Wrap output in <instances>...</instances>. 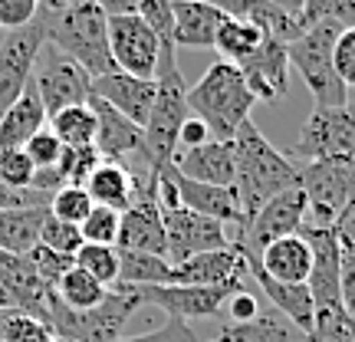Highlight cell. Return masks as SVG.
<instances>
[{
  "mask_svg": "<svg viewBox=\"0 0 355 342\" xmlns=\"http://www.w3.org/2000/svg\"><path fill=\"white\" fill-rule=\"evenodd\" d=\"M40 20L46 43L73 56L92 79L115 73L109 53V17L92 0H50L40 10Z\"/></svg>",
  "mask_w": 355,
  "mask_h": 342,
  "instance_id": "cell-1",
  "label": "cell"
},
{
  "mask_svg": "<svg viewBox=\"0 0 355 342\" xmlns=\"http://www.w3.org/2000/svg\"><path fill=\"white\" fill-rule=\"evenodd\" d=\"M300 185V165L277 152L263 132L247 119L234 135V191L243 214L250 217L257 207H263L279 191Z\"/></svg>",
  "mask_w": 355,
  "mask_h": 342,
  "instance_id": "cell-2",
  "label": "cell"
},
{
  "mask_svg": "<svg viewBox=\"0 0 355 342\" xmlns=\"http://www.w3.org/2000/svg\"><path fill=\"white\" fill-rule=\"evenodd\" d=\"M257 105L254 92L247 86L243 73L227 60H217L204 69V76L188 89V109L211 128V139L230 142L237 128L250 119Z\"/></svg>",
  "mask_w": 355,
  "mask_h": 342,
  "instance_id": "cell-3",
  "label": "cell"
},
{
  "mask_svg": "<svg viewBox=\"0 0 355 342\" xmlns=\"http://www.w3.org/2000/svg\"><path fill=\"white\" fill-rule=\"evenodd\" d=\"M155 102L152 112L145 119V152H141V162L152 168V171H162V168L171 165V158L178 152V132L184 126V119L191 115L188 109V86H184V76H181V66H178V56L171 60H158V73H155Z\"/></svg>",
  "mask_w": 355,
  "mask_h": 342,
  "instance_id": "cell-4",
  "label": "cell"
},
{
  "mask_svg": "<svg viewBox=\"0 0 355 342\" xmlns=\"http://www.w3.org/2000/svg\"><path fill=\"white\" fill-rule=\"evenodd\" d=\"M171 168V165H168ZM168 168L158 171V204H162V224H165V247L171 266L184 264L188 257H198L204 250H220L230 247V228H224L220 221L198 214L181 204L178 188Z\"/></svg>",
  "mask_w": 355,
  "mask_h": 342,
  "instance_id": "cell-5",
  "label": "cell"
},
{
  "mask_svg": "<svg viewBox=\"0 0 355 342\" xmlns=\"http://www.w3.org/2000/svg\"><path fill=\"white\" fill-rule=\"evenodd\" d=\"M343 26L322 20V24L306 26L300 37L293 40L286 53H290V69L300 73V79L306 83L309 96L316 102V109H339L349 105V89L339 76H336V66H332V46L339 37Z\"/></svg>",
  "mask_w": 355,
  "mask_h": 342,
  "instance_id": "cell-6",
  "label": "cell"
},
{
  "mask_svg": "<svg viewBox=\"0 0 355 342\" xmlns=\"http://www.w3.org/2000/svg\"><path fill=\"white\" fill-rule=\"evenodd\" d=\"M141 306V300L125 287H112L109 296L92 309H66L56 293L50 296V313H46V326L53 336L60 339H76V342H119L125 336V326L132 313Z\"/></svg>",
  "mask_w": 355,
  "mask_h": 342,
  "instance_id": "cell-7",
  "label": "cell"
},
{
  "mask_svg": "<svg viewBox=\"0 0 355 342\" xmlns=\"http://www.w3.org/2000/svg\"><path fill=\"white\" fill-rule=\"evenodd\" d=\"M300 188L306 194V224L332 228L336 214L355 198L352 158H322L300 165Z\"/></svg>",
  "mask_w": 355,
  "mask_h": 342,
  "instance_id": "cell-8",
  "label": "cell"
},
{
  "mask_svg": "<svg viewBox=\"0 0 355 342\" xmlns=\"http://www.w3.org/2000/svg\"><path fill=\"white\" fill-rule=\"evenodd\" d=\"M33 89H37L40 102L46 115H56L66 105H83L92 96V76L86 69L66 56L63 50H56L53 43H43L33 63V76H30Z\"/></svg>",
  "mask_w": 355,
  "mask_h": 342,
  "instance_id": "cell-9",
  "label": "cell"
},
{
  "mask_svg": "<svg viewBox=\"0 0 355 342\" xmlns=\"http://www.w3.org/2000/svg\"><path fill=\"white\" fill-rule=\"evenodd\" d=\"M306 194L303 188H286L279 191L277 198H270L263 207H257L254 214L243 221L237 234L230 237V243H237L243 254L257 257L266 243L279 241V237H290V234H300L306 224Z\"/></svg>",
  "mask_w": 355,
  "mask_h": 342,
  "instance_id": "cell-10",
  "label": "cell"
},
{
  "mask_svg": "<svg viewBox=\"0 0 355 342\" xmlns=\"http://www.w3.org/2000/svg\"><path fill=\"white\" fill-rule=\"evenodd\" d=\"M355 155V105L339 109H313L303 122L300 139L293 142L290 158L322 162V158H352Z\"/></svg>",
  "mask_w": 355,
  "mask_h": 342,
  "instance_id": "cell-11",
  "label": "cell"
},
{
  "mask_svg": "<svg viewBox=\"0 0 355 342\" xmlns=\"http://www.w3.org/2000/svg\"><path fill=\"white\" fill-rule=\"evenodd\" d=\"M141 300V306H155L162 309L168 319H214L224 313L227 300L243 283H227V287H181V283H168V287H125Z\"/></svg>",
  "mask_w": 355,
  "mask_h": 342,
  "instance_id": "cell-12",
  "label": "cell"
},
{
  "mask_svg": "<svg viewBox=\"0 0 355 342\" xmlns=\"http://www.w3.org/2000/svg\"><path fill=\"white\" fill-rule=\"evenodd\" d=\"M109 53L119 73L155 79L162 60V40L139 13H122V17H109Z\"/></svg>",
  "mask_w": 355,
  "mask_h": 342,
  "instance_id": "cell-13",
  "label": "cell"
},
{
  "mask_svg": "<svg viewBox=\"0 0 355 342\" xmlns=\"http://www.w3.org/2000/svg\"><path fill=\"white\" fill-rule=\"evenodd\" d=\"M43 43H46V30L40 17L24 30H0V119L30 86L33 63Z\"/></svg>",
  "mask_w": 355,
  "mask_h": 342,
  "instance_id": "cell-14",
  "label": "cell"
},
{
  "mask_svg": "<svg viewBox=\"0 0 355 342\" xmlns=\"http://www.w3.org/2000/svg\"><path fill=\"white\" fill-rule=\"evenodd\" d=\"M303 234L309 241V250H313V270H309V296H313V306L319 309H343V290H339V280H343V250L332 237V228H313V224H303Z\"/></svg>",
  "mask_w": 355,
  "mask_h": 342,
  "instance_id": "cell-15",
  "label": "cell"
},
{
  "mask_svg": "<svg viewBox=\"0 0 355 342\" xmlns=\"http://www.w3.org/2000/svg\"><path fill=\"white\" fill-rule=\"evenodd\" d=\"M243 280H247V257L237 243L188 257L184 264L171 270V283H181V287H227Z\"/></svg>",
  "mask_w": 355,
  "mask_h": 342,
  "instance_id": "cell-16",
  "label": "cell"
},
{
  "mask_svg": "<svg viewBox=\"0 0 355 342\" xmlns=\"http://www.w3.org/2000/svg\"><path fill=\"white\" fill-rule=\"evenodd\" d=\"M89 105L96 112V152L105 162H122V158H139L145 152V132L141 126H135L132 119H125L122 112H115L109 102L89 96Z\"/></svg>",
  "mask_w": 355,
  "mask_h": 342,
  "instance_id": "cell-17",
  "label": "cell"
},
{
  "mask_svg": "<svg viewBox=\"0 0 355 342\" xmlns=\"http://www.w3.org/2000/svg\"><path fill=\"white\" fill-rule=\"evenodd\" d=\"M237 69L243 73L254 99L277 102L279 96L290 92V53H286V43H279V40L266 37L263 46L250 60H243Z\"/></svg>",
  "mask_w": 355,
  "mask_h": 342,
  "instance_id": "cell-18",
  "label": "cell"
},
{
  "mask_svg": "<svg viewBox=\"0 0 355 342\" xmlns=\"http://www.w3.org/2000/svg\"><path fill=\"white\" fill-rule=\"evenodd\" d=\"M168 175L175 181L178 198L184 207L198 211V214L211 217V221H220L224 228H241L247 214H243L241 201H237V191L234 188H220V185H201V181H191V178L178 175L175 168H168Z\"/></svg>",
  "mask_w": 355,
  "mask_h": 342,
  "instance_id": "cell-19",
  "label": "cell"
},
{
  "mask_svg": "<svg viewBox=\"0 0 355 342\" xmlns=\"http://www.w3.org/2000/svg\"><path fill=\"white\" fill-rule=\"evenodd\" d=\"M178 175L201 181V185H220L234 188V139L230 142H204L198 148H178L171 158Z\"/></svg>",
  "mask_w": 355,
  "mask_h": 342,
  "instance_id": "cell-20",
  "label": "cell"
},
{
  "mask_svg": "<svg viewBox=\"0 0 355 342\" xmlns=\"http://www.w3.org/2000/svg\"><path fill=\"white\" fill-rule=\"evenodd\" d=\"M155 92H158L155 79L128 76V73H119V69L92 79V96L102 102H109L115 112H122L125 119H132L135 126H145V119L152 112Z\"/></svg>",
  "mask_w": 355,
  "mask_h": 342,
  "instance_id": "cell-21",
  "label": "cell"
},
{
  "mask_svg": "<svg viewBox=\"0 0 355 342\" xmlns=\"http://www.w3.org/2000/svg\"><path fill=\"white\" fill-rule=\"evenodd\" d=\"M243 257H247V277L257 280V287H260L263 296L273 303V309H277L283 319H290L293 326L306 336V332L313 330V319H316V306H313L309 287H306V283H279V280H273L270 273L260 270L257 257H250V254H243Z\"/></svg>",
  "mask_w": 355,
  "mask_h": 342,
  "instance_id": "cell-22",
  "label": "cell"
},
{
  "mask_svg": "<svg viewBox=\"0 0 355 342\" xmlns=\"http://www.w3.org/2000/svg\"><path fill=\"white\" fill-rule=\"evenodd\" d=\"M211 3H214L217 10H224L227 17H237V20L254 24L257 30H263V37L279 40V43H286V46L306 30V24L300 17L283 13L279 7H273L270 0H211Z\"/></svg>",
  "mask_w": 355,
  "mask_h": 342,
  "instance_id": "cell-23",
  "label": "cell"
},
{
  "mask_svg": "<svg viewBox=\"0 0 355 342\" xmlns=\"http://www.w3.org/2000/svg\"><path fill=\"white\" fill-rule=\"evenodd\" d=\"M257 264L279 283H306L309 270H313V250H309V241L303 234H290V237L266 243L257 254Z\"/></svg>",
  "mask_w": 355,
  "mask_h": 342,
  "instance_id": "cell-24",
  "label": "cell"
},
{
  "mask_svg": "<svg viewBox=\"0 0 355 342\" xmlns=\"http://www.w3.org/2000/svg\"><path fill=\"white\" fill-rule=\"evenodd\" d=\"M175 10V46H198V50H214L217 26L224 20V10L204 0H171Z\"/></svg>",
  "mask_w": 355,
  "mask_h": 342,
  "instance_id": "cell-25",
  "label": "cell"
},
{
  "mask_svg": "<svg viewBox=\"0 0 355 342\" xmlns=\"http://www.w3.org/2000/svg\"><path fill=\"white\" fill-rule=\"evenodd\" d=\"M46 122H50V115H46V109H43V102H40V96H37V89L30 83V86L20 92V99L13 102L10 109L3 112V119H0V152H17V148H24L40 128H46Z\"/></svg>",
  "mask_w": 355,
  "mask_h": 342,
  "instance_id": "cell-26",
  "label": "cell"
},
{
  "mask_svg": "<svg viewBox=\"0 0 355 342\" xmlns=\"http://www.w3.org/2000/svg\"><path fill=\"white\" fill-rule=\"evenodd\" d=\"M83 188L89 191L92 204L112 207V211H125L132 198H135V171L125 162H105L102 158L96 171L86 178Z\"/></svg>",
  "mask_w": 355,
  "mask_h": 342,
  "instance_id": "cell-27",
  "label": "cell"
},
{
  "mask_svg": "<svg viewBox=\"0 0 355 342\" xmlns=\"http://www.w3.org/2000/svg\"><path fill=\"white\" fill-rule=\"evenodd\" d=\"M50 207H0V250L30 254L40 243V228Z\"/></svg>",
  "mask_w": 355,
  "mask_h": 342,
  "instance_id": "cell-28",
  "label": "cell"
},
{
  "mask_svg": "<svg viewBox=\"0 0 355 342\" xmlns=\"http://www.w3.org/2000/svg\"><path fill=\"white\" fill-rule=\"evenodd\" d=\"M217 342H303V332L293 326L290 319H283L273 309V313H266L260 309L254 319H247V323H227Z\"/></svg>",
  "mask_w": 355,
  "mask_h": 342,
  "instance_id": "cell-29",
  "label": "cell"
},
{
  "mask_svg": "<svg viewBox=\"0 0 355 342\" xmlns=\"http://www.w3.org/2000/svg\"><path fill=\"white\" fill-rule=\"evenodd\" d=\"M171 270L175 266H171L168 257L119 250V283L115 287H168L171 283Z\"/></svg>",
  "mask_w": 355,
  "mask_h": 342,
  "instance_id": "cell-30",
  "label": "cell"
},
{
  "mask_svg": "<svg viewBox=\"0 0 355 342\" xmlns=\"http://www.w3.org/2000/svg\"><path fill=\"white\" fill-rule=\"evenodd\" d=\"M263 30H257L254 24H247V20H237V17H227L224 13V20L217 26V37H214V50L220 53V60H227V63L241 66L243 60H250L260 46H263Z\"/></svg>",
  "mask_w": 355,
  "mask_h": 342,
  "instance_id": "cell-31",
  "label": "cell"
},
{
  "mask_svg": "<svg viewBox=\"0 0 355 342\" xmlns=\"http://www.w3.org/2000/svg\"><path fill=\"white\" fill-rule=\"evenodd\" d=\"M50 132L63 142V148H83V145H92L96 142V112L92 105L83 102V105H66L56 115H50Z\"/></svg>",
  "mask_w": 355,
  "mask_h": 342,
  "instance_id": "cell-32",
  "label": "cell"
},
{
  "mask_svg": "<svg viewBox=\"0 0 355 342\" xmlns=\"http://www.w3.org/2000/svg\"><path fill=\"white\" fill-rule=\"evenodd\" d=\"M53 293H56V300L66 309H92V306H99L109 296V287H102L99 280H92L86 270H79L73 264V270H66L63 280L53 287Z\"/></svg>",
  "mask_w": 355,
  "mask_h": 342,
  "instance_id": "cell-33",
  "label": "cell"
},
{
  "mask_svg": "<svg viewBox=\"0 0 355 342\" xmlns=\"http://www.w3.org/2000/svg\"><path fill=\"white\" fill-rule=\"evenodd\" d=\"M73 264L79 270H86L92 280H99L102 287L112 290L119 283V250L115 247H105V243H83L73 257Z\"/></svg>",
  "mask_w": 355,
  "mask_h": 342,
  "instance_id": "cell-34",
  "label": "cell"
},
{
  "mask_svg": "<svg viewBox=\"0 0 355 342\" xmlns=\"http://www.w3.org/2000/svg\"><path fill=\"white\" fill-rule=\"evenodd\" d=\"M92 207L96 204H92V198H89V191L83 185H63L60 191H53L50 198V214L66 221V224H76V228L89 217Z\"/></svg>",
  "mask_w": 355,
  "mask_h": 342,
  "instance_id": "cell-35",
  "label": "cell"
},
{
  "mask_svg": "<svg viewBox=\"0 0 355 342\" xmlns=\"http://www.w3.org/2000/svg\"><path fill=\"white\" fill-rule=\"evenodd\" d=\"M102 155L96 145H83V148H63L60 162H56V178L60 185H86V178L96 171Z\"/></svg>",
  "mask_w": 355,
  "mask_h": 342,
  "instance_id": "cell-36",
  "label": "cell"
},
{
  "mask_svg": "<svg viewBox=\"0 0 355 342\" xmlns=\"http://www.w3.org/2000/svg\"><path fill=\"white\" fill-rule=\"evenodd\" d=\"M119 230H122V211H112V207H102L96 204L89 217L79 224V234L86 243H105V247H115L119 243Z\"/></svg>",
  "mask_w": 355,
  "mask_h": 342,
  "instance_id": "cell-37",
  "label": "cell"
},
{
  "mask_svg": "<svg viewBox=\"0 0 355 342\" xmlns=\"http://www.w3.org/2000/svg\"><path fill=\"white\" fill-rule=\"evenodd\" d=\"M0 339L3 342H53V330L37 316L26 313H3L0 316Z\"/></svg>",
  "mask_w": 355,
  "mask_h": 342,
  "instance_id": "cell-38",
  "label": "cell"
},
{
  "mask_svg": "<svg viewBox=\"0 0 355 342\" xmlns=\"http://www.w3.org/2000/svg\"><path fill=\"white\" fill-rule=\"evenodd\" d=\"M135 13H139L141 20L158 33V40H162V53H175L178 50L175 40H171V33H175V10H171V0H139Z\"/></svg>",
  "mask_w": 355,
  "mask_h": 342,
  "instance_id": "cell-39",
  "label": "cell"
},
{
  "mask_svg": "<svg viewBox=\"0 0 355 342\" xmlns=\"http://www.w3.org/2000/svg\"><path fill=\"white\" fill-rule=\"evenodd\" d=\"M40 243L50 247L56 254H66V257H76V250L83 247V234H79L76 224H66L60 217L46 214L43 217V228H40Z\"/></svg>",
  "mask_w": 355,
  "mask_h": 342,
  "instance_id": "cell-40",
  "label": "cell"
},
{
  "mask_svg": "<svg viewBox=\"0 0 355 342\" xmlns=\"http://www.w3.org/2000/svg\"><path fill=\"white\" fill-rule=\"evenodd\" d=\"M332 20L339 26H355V0H306L303 7V24H322Z\"/></svg>",
  "mask_w": 355,
  "mask_h": 342,
  "instance_id": "cell-41",
  "label": "cell"
},
{
  "mask_svg": "<svg viewBox=\"0 0 355 342\" xmlns=\"http://www.w3.org/2000/svg\"><path fill=\"white\" fill-rule=\"evenodd\" d=\"M33 178H37V168L26 158L24 148L0 152V181L10 191H33Z\"/></svg>",
  "mask_w": 355,
  "mask_h": 342,
  "instance_id": "cell-42",
  "label": "cell"
},
{
  "mask_svg": "<svg viewBox=\"0 0 355 342\" xmlns=\"http://www.w3.org/2000/svg\"><path fill=\"white\" fill-rule=\"evenodd\" d=\"M26 260L33 264V270H37V277L46 283V287H56L60 280H63L66 270H73V257L66 254H56V250H50V247H43V243H37L30 254H26Z\"/></svg>",
  "mask_w": 355,
  "mask_h": 342,
  "instance_id": "cell-43",
  "label": "cell"
},
{
  "mask_svg": "<svg viewBox=\"0 0 355 342\" xmlns=\"http://www.w3.org/2000/svg\"><path fill=\"white\" fill-rule=\"evenodd\" d=\"M24 152H26V158L33 162L37 171H46V168H56L60 155H63V142L56 139V135L50 132V126H46V128H40L37 135L26 142Z\"/></svg>",
  "mask_w": 355,
  "mask_h": 342,
  "instance_id": "cell-44",
  "label": "cell"
},
{
  "mask_svg": "<svg viewBox=\"0 0 355 342\" xmlns=\"http://www.w3.org/2000/svg\"><path fill=\"white\" fill-rule=\"evenodd\" d=\"M50 0H0V30H24Z\"/></svg>",
  "mask_w": 355,
  "mask_h": 342,
  "instance_id": "cell-45",
  "label": "cell"
},
{
  "mask_svg": "<svg viewBox=\"0 0 355 342\" xmlns=\"http://www.w3.org/2000/svg\"><path fill=\"white\" fill-rule=\"evenodd\" d=\"M332 66H336V76L345 83V89L355 86V26H343L336 46H332Z\"/></svg>",
  "mask_w": 355,
  "mask_h": 342,
  "instance_id": "cell-46",
  "label": "cell"
},
{
  "mask_svg": "<svg viewBox=\"0 0 355 342\" xmlns=\"http://www.w3.org/2000/svg\"><path fill=\"white\" fill-rule=\"evenodd\" d=\"M119 342H198V336H194V330H191L188 323H181V319H168L165 326L145 332V336H132V339L122 336Z\"/></svg>",
  "mask_w": 355,
  "mask_h": 342,
  "instance_id": "cell-47",
  "label": "cell"
},
{
  "mask_svg": "<svg viewBox=\"0 0 355 342\" xmlns=\"http://www.w3.org/2000/svg\"><path fill=\"white\" fill-rule=\"evenodd\" d=\"M332 237H336L343 254H355V198L336 214V221H332Z\"/></svg>",
  "mask_w": 355,
  "mask_h": 342,
  "instance_id": "cell-48",
  "label": "cell"
},
{
  "mask_svg": "<svg viewBox=\"0 0 355 342\" xmlns=\"http://www.w3.org/2000/svg\"><path fill=\"white\" fill-rule=\"evenodd\" d=\"M0 207H50V194H40V191H10L0 181Z\"/></svg>",
  "mask_w": 355,
  "mask_h": 342,
  "instance_id": "cell-49",
  "label": "cell"
},
{
  "mask_svg": "<svg viewBox=\"0 0 355 342\" xmlns=\"http://www.w3.org/2000/svg\"><path fill=\"white\" fill-rule=\"evenodd\" d=\"M224 309H227L230 323H247V319H254L257 313H260V306H257V296H254V293H247V290H237V293H234Z\"/></svg>",
  "mask_w": 355,
  "mask_h": 342,
  "instance_id": "cell-50",
  "label": "cell"
},
{
  "mask_svg": "<svg viewBox=\"0 0 355 342\" xmlns=\"http://www.w3.org/2000/svg\"><path fill=\"white\" fill-rule=\"evenodd\" d=\"M204 142H211V128L204 126L198 115H188L181 132H178V148H198Z\"/></svg>",
  "mask_w": 355,
  "mask_h": 342,
  "instance_id": "cell-51",
  "label": "cell"
},
{
  "mask_svg": "<svg viewBox=\"0 0 355 342\" xmlns=\"http://www.w3.org/2000/svg\"><path fill=\"white\" fill-rule=\"evenodd\" d=\"M339 290H343V309L355 319V254H343V280H339Z\"/></svg>",
  "mask_w": 355,
  "mask_h": 342,
  "instance_id": "cell-52",
  "label": "cell"
},
{
  "mask_svg": "<svg viewBox=\"0 0 355 342\" xmlns=\"http://www.w3.org/2000/svg\"><path fill=\"white\" fill-rule=\"evenodd\" d=\"M105 17H122V13H135L139 0H92Z\"/></svg>",
  "mask_w": 355,
  "mask_h": 342,
  "instance_id": "cell-53",
  "label": "cell"
},
{
  "mask_svg": "<svg viewBox=\"0 0 355 342\" xmlns=\"http://www.w3.org/2000/svg\"><path fill=\"white\" fill-rule=\"evenodd\" d=\"M273 7H279L283 13H290V17H300L303 20V7H306V0H270Z\"/></svg>",
  "mask_w": 355,
  "mask_h": 342,
  "instance_id": "cell-54",
  "label": "cell"
},
{
  "mask_svg": "<svg viewBox=\"0 0 355 342\" xmlns=\"http://www.w3.org/2000/svg\"><path fill=\"white\" fill-rule=\"evenodd\" d=\"M349 342H355V319H352V330H349Z\"/></svg>",
  "mask_w": 355,
  "mask_h": 342,
  "instance_id": "cell-55",
  "label": "cell"
},
{
  "mask_svg": "<svg viewBox=\"0 0 355 342\" xmlns=\"http://www.w3.org/2000/svg\"><path fill=\"white\" fill-rule=\"evenodd\" d=\"M53 342H76V339H60V336H56V339H53Z\"/></svg>",
  "mask_w": 355,
  "mask_h": 342,
  "instance_id": "cell-56",
  "label": "cell"
},
{
  "mask_svg": "<svg viewBox=\"0 0 355 342\" xmlns=\"http://www.w3.org/2000/svg\"><path fill=\"white\" fill-rule=\"evenodd\" d=\"M3 313H10V309H0V316H3Z\"/></svg>",
  "mask_w": 355,
  "mask_h": 342,
  "instance_id": "cell-57",
  "label": "cell"
},
{
  "mask_svg": "<svg viewBox=\"0 0 355 342\" xmlns=\"http://www.w3.org/2000/svg\"><path fill=\"white\" fill-rule=\"evenodd\" d=\"M207 342H217V339H207Z\"/></svg>",
  "mask_w": 355,
  "mask_h": 342,
  "instance_id": "cell-58",
  "label": "cell"
},
{
  "mask_svg": "<svg viewBox=\"0 0 355 342\" xmlns=\"http://www.w3.org/2000/svg\"><path fill=\"white\" fill-rule=\"evenodd\" d=\"M204 3H211V0H204Z\"/></svg>",
  "mask_w": 355,
  "mask_h": 342,
  "instance_id": "cell-59",
  "label": "cell"
},
{
  "mask_svg": "<svg viewBox=\"0 0 355 342\" xmlns=\"http://www.w3.org/2000/svg\"><path fill=\"white\" fill-rule=\"evenodd\" d=\"M352 162H355V155H352Z\"/></svg>",
  "mask_w": 355,
  "mask_h": 342,
  "instance_id": "cell-60",
  "label": "cell"
},
{
  "mask_svg": "<svg viewBox=\"0 0 355 342\" xmlns=\"http://www.w3.org/2000/svg\"><path fill=\"white\" fill-rule=\"evenodd\" d=\"M0 342H3V339H0Z\"/></svg>",
  "mask_w": 355,
  "mask_h": 342,
  "instance_id": "cell-61",
  "label": "cell"
}]
</instances>
